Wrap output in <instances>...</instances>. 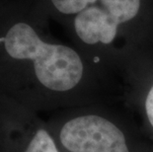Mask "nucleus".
Returning a JSON list of instances; mask_svg holds the SVG:
<instances>
[{
  "instance_id": "f257e3e1",
  "label": "nucleus",
  "mask_w": 153,
  "mask_h": 152,
  "mask_svg": "<svg viewBox=\"0 0 153 152\" xmlns=\"http://www.w3.org/2000/svg\"><path fill=\"white\" fill-rule=\"evenodd\" d=\"M0 96L38 114L112 103L117 83L77 47L20 21L0 37Z\"/></svg>"
},
{
  "instance_id": "f03ea898",
  "label": "nucleus",
  "mask_w": 153,
  "mask_h": 152,
  "mask_svg": "<svg viewBox=\"0 0 153 152\" xmlns=\"http://www.w3.org/2000/svg\"><path fill=\"white\" fill-rule=\"evenodd\" d=\"M73 46L122 87L153 67V0H48Z\"/></svg>"
},
{
  "instance_id": "7ed1b4c3",
  "label": "nucleus",
  "mask_w": 153,
  "mask_h": 152,
  "mask_svg": "<svg viewBox=\"0 0 153 152\" xmlns=\"http://www.w3.org/2000/svg\"><path fill=\"white\" fill-rule=\"evenodd\" d=\"M47 124L62 152H149L153 143L111 103L60 110Z\"/></svg>"
},
{
  "instance_id": "20e7f679",
  "label": "nucleus",
  "mask_w": 153,
  "mask_h": 152,
  "mask_svg": "<svg viewBox=\"0 0 153 152\" xmlns=\"http://www.w3.org/2000/svg\"><path fill=\"white\" fill-rule=\"evenodd\" d=\"M0 152H62L38 113L0 96Z\"/></svg>"
},
{
  "instance_id": "39448f33",
  "label": "nucleus",
  "mask_w": 153,
  "mask_h": 152,
  "mask_svg": "<svg viewBox=\"0 0 153 152\" xmlns=\"http://www.w3.org/2000/svg\"><path fill=\"white\" fill-rule=\"evenodd\" d=\"M125 97L141 118L142 129L153 140V67L123 87Z\"/></svg>"
},
{
  "instance_id": "423d86ee",
  "label": "nucleus",
  "mask_w": 153,
  "mask_h": 152,
  "mask_svg": "<svg viewBox=\"0 0 153 152\" xmlns=\"http://www.w3.org/2000/svg\"><path fill=\"white\" fill-rule=\"evenodd\" d=\"M149 152H153V143H152V146H151V149H150V151Z\"/></svg>"
}]
</instances>
